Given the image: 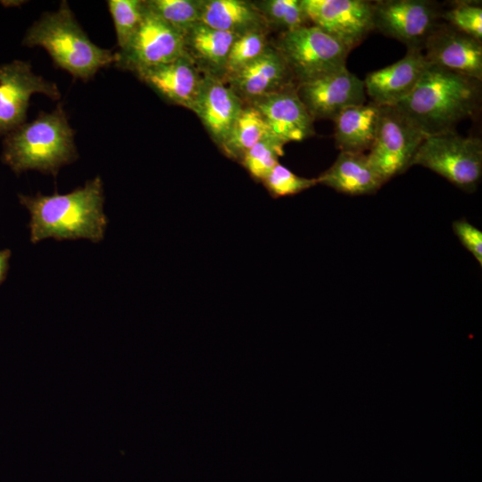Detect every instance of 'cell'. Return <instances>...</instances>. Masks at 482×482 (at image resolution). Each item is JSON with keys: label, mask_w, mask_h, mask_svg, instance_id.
Returning a JSON list of instances; mask_svg holds the SVG:
<instances>
[{"label": "cell", "mask_w": 482, "mask_h": 482, "mask_svg": "<svg viewBox=\"0 0 482 482\" xmlns=\"http://www.w3.org/2000/svg\"><path fill=\"white\" fill-rule=\"evenodd\" d=\"M316 179L318 184L350 195H371L384 185L365 153L340 152L334 163Z\"/></svg>", "instance_id": "cell-20"}, {"label": "cell", "mask_w": 482, "mask_h": 482, "mask_svg": "<svg viewBox=\"0 0 482 482\" xmlns=\"http://www.w3.org/2000/svg\"><path fill=\"white\" fill-rule=\"evenodd\" d=\"M12 252L10 249L0 250V286L7 277Z\"/></svg>", "instance_id": "cell-32"}, {"label": "cell", "mask_w": 482, "mask_h": 482, "mask_svg": "<svg viewBox=\"0 0 482 482\" xmlns=\"http://www.w3.org/2000/svg\"><path fill=\"white\" fill-rule=\"evenodd\" d=\"M262 182L273 197L294 195L318 184L317 179L298 176L279 162Z\"/></svg>", "instance_id": "cell-29"}, {"label": "cell", "mask_w": 482, "mask_h": 482, "mask_svg": "<svg viewBox=\"0 0 482 482\" xmlns=\"http://www.w3.org/2000/svg\"><path fill=\"white\" fill-rule=\"evenodd\" d=\"M274 47L296 85L345 67L350 49L314 25L280 33Z\"/></svg>", "instance_id": "cell-6"}, {"label": "cell", "mask_w": 482, "mask_h": 482, "mask_svg": "<svg viewBox=\"0 0 482 482\" xmlns=\"http://www.w3.org/2000/svg\"><path fill=\"white\" fill-rule=\"evenodd\" d=\"M426 137L393 106H382L367 156L384 184L405 172Z\"/></svg>", "instance_id": "cell-7"}, {"label": "cell", "mask_w": 482, "mask_h": 482, "mask_svg": "<svg viewBox=\"0 0 482 482\" xmlns=\"http://www.w3.org/2000/svg\"><path fill=\"white\" fill-rule=\"evenodd\" d=\"M225 83L244 104L283 89L296 87L286 62L273 45Z\"/></svg>", "instance_id": "cell-14"}, {"label": "cell", "mask_w": 482, "mask_h": 482, "mask_svg": "<svg viewBox=\"0 0 482 482\" xmlns=\"http://www.w3.org/2000/svg\"><path fill=\"white\" fill-rule=\"evenodd\" d=\"M453 230L461 245L482 266V231L465 219L454 220Z\"/></svg>", "instance_id": "cell-31"}, {"label": "cell", "mask_w": 482, "mask_h": 482, "mask_svg": "<svg viewBox=\"0 0 482 482\" xmlns=\"http://www.w3.org/2000/svg\"><path fill=\"white\" fill-rule=\"evenodd\" d=\"M441 13L437 3L429 0L374 1V30L402 42L407 49L422 51L440 24Z\"/></svg>", "instance_id": "cell-9"}, {"label": "cell", "mask_w": 482, "mask_h": 482, "mask_svg": "<svg viewBox=\"0 0 482 482\" xmlns=\"http://www.w3.org/2000/svg\"><path fill=\"white\" fill-rule=\"evenodd\" d=\"M295 87L270 94L250 104L262 114L272 135L285 144L303 141L314 133V120L297 96Z\"/></svg>", "instance_id": "cell-16"}, {"label": "cell", "mask_w": 482, "mask_h": 482, "mask_svg": "<svg viewBox=\"0 0 482 482\" xmlns=\"http://www.w3.org/2000/svg\"><path fill=\"white\" fill-rule=\"evenodd\" d=\"M200 21L237 36L270 31L253 2L245 0H201Z\"/></svg>", "instance_id": "cell-22"}, {"label": "cell", "mask_w": 482, "mask_h": 482, "mask_svg": "<svg viewBox=\"0 0 482 482\" xmlns=\"http://www.w3.org/2000/svg\"><path fill=\"white\" fill-rule=\"evenodd\" d=\"M145 2L152 12L180 33L200 21L201 0H147Z\"/></svg>", "instance_id": "cell-26"}, {"label": "cell", "mask_w": 482, "mask_h": 482, "mask_svg": "<svg viewBox=\"0 0 482 482\" xmlns=\"http://www.w3.org/2000/svg\"><path fill=\"white\" fill-rule=\"evenodd\" d=\"M109 12L112 17L117 44L123 48L137 29L145 12V1L109 0Z\"/></svg>", "instance_id": "cell-28"}, {"label": "cell", "mask_w": 482, "mask_h": 482, "mask_svg": "<svg viewBox=\"0 0 482 482\" xmlns=\"http://www.w3.org/2000/svg\"><path fill=\"white\" fill-rule=\"evenodd\" d=\"M253 4L269 29H277L280 33L309 24L301 0H261L254 1Z\"/></svg>", "instance_id": "cell-24"}, {"label": "cell", "mask_w": 482, "mask_h": 482, "mask_svg": "<svg viewBox=\"0 0 482 482\" xmlns=\"http://www.w3.org/2000/svg\"><path fill=\"white\" fill-rule=\"evenodd\" d=\"M309 22L348 49L374 30L373 2L367 0H301Z\"/></svg>", "instance_id": "cell-10"}, {"label": "cell", "mask_w": 482, "mask_h": 482, "mask_svg": "<svg viewBox=\"0 0 482 482\" xmlns=\"http://www.w3.org/2000/svg\"><path fill=\"white\" fill-rule=\"evenodd\" d=\"M381 112L382 106L372 102L343 110L333 120L337 148L347 153L369 151L377 134Z\"/></svg>", "instance_id": "cell-21"}, {"label": "cell", "mask_w": 482, "mask_h": 482, "mask_svg": "<svg viewBox=\"0 0 482 482\" xmlns=\"http://www.w3.org/2000/svg\"><path fill=\"white\" fill-rule=\"evenodd\" d=\"M244 105L224 81L204 75L192 112L199 118L212 141L220 147Z\"/></svg>", "instance_id": "cell-18"}, {"label": "cell", "mask_w": 482, "mask_h": 482, "mask_svg": "<svg viewBox=\"0 0 482 482\" xmlns=\"http://www.w3.org/2000/svg\"><path fill=\"white\" fill-rule=\"evenodd\" d=\"M77 158L74 131L62 104L24 122L5 135L4 141L2 160L16 174L37 170L56 176Z\"/></svg>", "instance_id": "cell-3"}, {"label": "cell", "mask_w": 482, "mask_h": 482, "mask_svg": "<svg viewBox=\"0 0 482 482\" xmlns=\"http://www.w3.org/2000/svg\"><path fill=\"white\" fill-rule=\"evenodd\" d=\"M425 167L463 191L477 189L482 178V142L456 131L428 136L411 163Z\"/></svg>", "instance_id": "cell-5"}, {"label": "cell", "mask_w": 482, "mask_h": 482, "mask_svg": "<svg viewBox=\"0 0 482 482\" xmlns=\"http://www.w3.org/2000/svg\"><path fill=\"white\" fill-rule=\"evenodd\" d=\"M441 18L457 30L481 41L482 8L478 3L456 2L451 8L442 12Z\"/></svg>", "instance_id": "cell-30"}, {"label": "cell", "mask_w": 482, "mask_h": 482, "mask_svg": "<svg viewBox=\"0 0 482 482\" xmlns=\"http://www.w3.org/2000/svg\"><path fill=\"white\" fill-rule=\"evenodd\" d=\"M267 31H255L237 37L232 44L224 68L222 81L261 56L270 46Z\"/></svg>", "instance_id": "cell-25"}, {"label": "cell", "mask_w": 482, "mask_h": 482, "mask_svg": "<svg viewBox=\"0 0 482 482\" xmlns=\"http://www.w3.org/2000/svg\"><path fill=\"white\" fill-rule=\"evenodd\" d=\"M22 44L43 47L58 67L84 80L115 61V54L90 40L66 1L56 11L44 12L28 29Z\"/></svg>", "instance_id": "cell-4"}, {"label": "cell", "mask_w": 482, "mask_h": 482, "mask_svg": "<svg viewBox=\"0 0 482 482\" xmlns=\"http://www.w3.org/2000/svg\"><path fill=\"white\" fill-rule=\"evenodd\" d=\"M295 91L313 120H334L343 110L366 101L363 80L346 66L296 85Z\"/></svg>", "instance_id": "cell-12"}, {"label": "cell", "mask_w": 482, "mask_h": 482, "mask_svg": "<svg viewBox=\"0 0 482 482\" xmlns=\"http://www.w3.org/2000/svg\"><path fill=\"white\" fill-rule=\"evenodd\" d=\"M428 62L421 50L407 49L396 62L370 72L363 80L366 95L380 106H395L414 89Z\"/></svg>", "instance_id": "cell-17"}, {"label": "cell", "mask_w": 482, "mask_h": 482, "mask_svg": "<svg viewBox=\"0 0 482 482\" xmlns=\"http://www.w3.org/2000/svg\"><path fill=\"white\" fill-rule=\"evenodd\" d=\"M480 99L481 81L428 63L414 89L393 107L428 137L455 131Z\"/></svg>", "instance_id": "cell-2"}, {"label": "cell", "mask_w": 482, "mask_h": 482, "mask_svg": "<svg viewBox=\"0 0 482 482\" xmlns=\"http://www.w3.org/2000/svg\"><path fill=\"white\" fill-rule=\"evenodd\" d=\"M286 144L270 136L251 149L242 157L240 163L255 180L262 181L284 154Z\"/></svg>", "instance_id": "cell-27"}, {"label": "cell", "mask_w": 482, "mask_h": 482, "mask_svg": "<svg viewBox=\"0 0 482 482\" xmlns=\"http://www.w3.org/2000/svg\"><path fill=\"white\" fill-rule=\"evenodd\" d=\"M428 64L482 81V44L450 26L439 24L422 50Z\"/></svg>", "instance_id": "cell-13"}, {"label": "cell", "mask_w": 482, "mask_h": 482, "mask_svg": "<svg viewBox=\"0 0 482 482\" xmlns=\"http://www.w3.org/2000/svg\"><path fill=\"white\" fill-rule=\"evenodd\" d=\"M166 102L192 111L204 75L186 55L134 73Z\"/></svg>", "instance_id": "cell-15"}, {"label": "cell", "mask_w": 482, "mask_h": 482, "mask_svg": "<svg viewBox=\"0 0 482 482\" xmlns=\"http://www.w3.org/2000/svg\"><path fill=\"white\" fill-rule=\"evenodd\" d=\"M61 97L55 83L36 74L28 62L14 60L0 66V136L24 123L30 97Z\"/></svg>", "instance_id": "cell-11"}, {"label": "cell", "mask_w": 482, "mask_h": 482, "mask_svg": "<svg viewBox=\"0 0 482 482\" xmlns=\"http://www.w3.org/2000/svg\"><path fill=\"white\" fill-rule=\"evenodd\" d=\"M270 136L273 135L258 110L245 104L220 149L229 158L240 162L249 149Z\"/></svg>", "instance_id": "cell-23"}, {"label": "cell", "mask_w": 482, "mask_h": 482, "mask_svg": "<svg viewBox=\"0 0 482 482\" xmlns=\"http://www.w3.org/2000/svg\"><path fill=\"white\" fill-rule=\"evenodd\" d=\"M29 215V240L37 244L46 238L58 241L87 239L99 243L104 238L108 218L104 211V195L100 177L67 194L18 195Z\"/></svg>", "instance_id": "cell-1"}, {"label": "cell", "mask_w": 482, "mask_h": 482, "mask_svg": "<svg viewBox=\"0 0 482 482\" xmlns=\"http://www.w3.org/2000/svg\"><path fill=\"white\" fill-rule=\"evenodd\" d=\"M185 54L203 75L222 80L226 61L235 34L213 29L198 21L182 33Z\"/></svg>", "instance_id": "cell-19"}, {"label": "cell", "mask_w": 482, "mask_h": 482, "mask_svg": "<svg viewBox=\"0 0 482 482\" xmlns=\"http://www.w3.org/2000/svg\"><path fill=\"white\" fill-rule=\"evenodd\" d=\"M185 54L182 34L145 4L142 21L129 43L115 54L118 68L136 73Z\"/></svg>", "instance_id": "cell-8"}]
</instances>
